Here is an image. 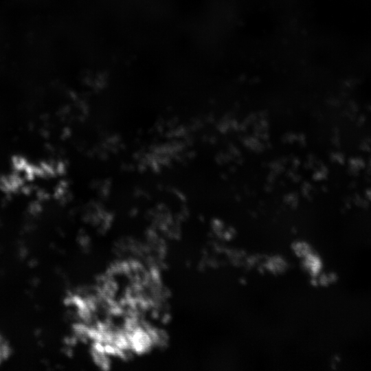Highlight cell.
<instances>
[{
    "instance_id": "1",
    "label": "cell",
    "mask_w": 371,
    "mask_h": 371,
    "mask_svg": "<svg viewBox=\"0 0 371 371\" xmlns=\"http://www.w3.org/2000/svg\"><path fill=\"white\" fill-rule=\"evenodd\" d=\"M10 354V348L5 339L0 335V364L6 360Z\"/></svg>"
}]
</instances>
